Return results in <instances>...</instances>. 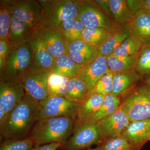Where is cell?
Here are the masks:
<instances>
[{"mask_svg":"<svg viewBox=\"0 0 150 150\" xmlns=\"http://www.w3.org/2000/svg\"><path fill=\"white\" fill-rule=\"evenodd\" d=\"M40 109L39 102L26 95L21 103L9 113L6 121L0 126L2 142L4 140L23 139L28 137L38 120Z\"/></svg>","mask_w":150,"mask_h":150,"instance_id":"cell-1","label":"cell"},{"mask_svg":"<svg viewBox=\"0 0 150 150\" xmlns=\"http://www.w3.org/2000/svg\"><path fill=\"white\" fill-rule=\"evenodd\" d=\"M74 120L66 117L38 120L28 137L32 138L34 147L51 144H64L72 134Z\"/></svg>","mask_w":150,"mask_h":150,"instance_id":"cell-2","label":"cell"},{"mask_svg":"<svg viewBox=\"0 0 150 150\" xmlns=\"http://www.w3.org/2000/svg\"><path fill=\"white\" fill-rule=\"evenodd\" d=\"M33 66V54L27 43L11 46L5 63L0 68V81H21L22 76Z\"/></svg>","mask_w":150,"mask_h":150,"instance_id":"cell-3","label":"cell"},{"mask_svg":"<svg viewBox=\"0 0 150 150\" xmlns=\"http://www.w3.org/2000/svg\"><path fill=\"white\" fill-rule=\"evenodd\" d=\"M41 5L40 23L57 30L62 23L76 19L77 7L74 0H39Z\"/></svg>","mask_w":150,"mask_h":150,"instance_id":"cell-4","label":"cell"},{"mask_svg":"<svg viewBox=\"0 0 150 150\" xmlns=\"http://www.w3.org/2000/svg\"><path fill=\"white\" fill-rule=\"evenodd\" d=\"M78 9L76 19L86 28H102L113 34L122 28L108 18L94 1L74 0Z\"/></svg>","mask_w":150,"mask_h":150,"instance_id":"cell-5","label":"cell"},{"mask_svg":"<svg viewBox=\"0 0 150 150\" xmlns=\"http://www.w3.org/2000/svg\"><path fill=\"white\" fill-rule=\"evenodd\" d=\"M120 108L130 122L150 119V87H138L124 96Z\"/></svg>","mask_w":150,"mask_h":150,"instance_id":"cell-6","label":"cell"},{"mask_svg":"<svg viewBox=\"0 0 150 150\" xmlns=\"http://www.w3.org/2000/svg\"><path fill=\"white\" fill-rule=\"evenodd\" d=\"M102 140L96 122L88 121L74 126L72 136L59 150H84L93 145L100 146Z\"/></svg>","mask_w":150,"mask_h":150,"instance_id":"cell-7","label":"cell"},{"mask_svg":"<svg viewBox=\"0 0 150 150\" xmlns=\"http://www.w3.org/2000/svg\"><path fill=\"white\" fill-rule=\"evenodd\" d=\"M51 70L33 66L21 78L26 95L40 102L48 96V82Z\"/></svg>","mask_w":150,"mask_h":150,"instance_id":"cell-8","label":"cell"},{"mask_svg":"<svg viewBox=\"0 0 150 150\" xmlns=\"http://www.w3.org/2000/svg\"><path fill=\"white\" fill-rule=\"evenodd\" d=\"M40 109L38 120L66 117L75 121L81 104L71 102L65 97H50L39 102Z\"/></svg>","mask_w":150,"mask_h":150,"instance_id":"cell-9","label":"cell"},{"mask_svg":"<svg viewBox=\"0 0 150 150\" xmlns=\"http://www.w3.org/2000/svg\"><path fill=\"white\" fill-rule=\"evenodd\" d=\"M12 16L20 19L31 28L40 23L41 7L39 0H3Z\"/></svg>","mask_w":150,"mask_h":150,"instance_id":"cell-10","label":"cell"},{"mask_svg":"<svg viewBox=\"0 0 150 150\" xmlns=\"http://www.w3.org/2000/svg\"><path fill=\"white\" fill-rule=\"evenodd\" d=\"M25 95L21 81H0V107L7 115L21 103Z\"/></svg>","mask_w":150,"mask_h":150,"instance_id":"cell-11","label":"cell"},{"mask_svg":"<svg viewBox=\"0 0 150 150\" xmlns=\"http://www.w3.org/2000/svg\"><path fill=\"white\" fill-rule=\"evenodd\" d=\"M130 123L128 116L120 108L112 115L97 122L102 143L121 136Z\"/></svg>","mask_w":150,"mask_h":150,"instance_id":"cell-12","label":"cell"},{"mask_svg":"<svg viewBox=\"0 0 150 150\" xmlns=\"http://www.w3.org/2000/svg\"><path fill=\"white\" fill-rule=\"evenodd\" d=\"M36 26L46 50L52 57L56 59L67 54V42L58 30L40 23Z\"/></svg>","mask_w":150,"mask_h":150,"instance_id":"cell-13","label":"cell"},{"mask_svg":"<svg viewBox=\"0 0 150 150\" xmlns=\"http://www.w3.org/2000/svg\"><path fill=\"white\" fill-rule=\"evenodd\" d=\"M67 54L81 67L91 64L97 58L98 48L83 40L67 42Z\"/></svg>","mask_w":150,"mask_h":150,"instance_id":"cell-14","label":"cell"},{"mask_svg":"<svg viewBox=\"0 0 150 150\" xmlns=\"http://www.w3.org/2000/svg\"><path fill=\"white\" fill-rule=\"evenodd\" d=\"M27 43L33 54L34 66L51 70L55 59L46 50L36 26L33 28Z\"/></svg>","mask_w":150,"mask_h":150,"instance_id":"cell-15","label":"cell"},{"mask_svg":"<svg viewBox=\"0 0 150 150\" xmlns=\"http://www.w3.org/2000/svg\"><path fill=\"white\" fill-rule=\"evenodd\" d=\"M130 36L142 46L150 44V15L142 10L137 11L126 24Z\"/></svg>","mask_w":150,"mask_h":150,"instance_id":"cell-16","label":"cell"},{"mask_svg":"<svg viewBox=\"0 0 150 150\" xmlns=\"http://www.w3.org/2000/svg\"><path fill=\"white\" fill-rule=\"evenodd\" d=\"M110 72L107 58L98 55L91 64L81 67L78 77L85 83L89 93L97 82Z\"/></svg>","mask_w":150,"mask_h":150,"instance_id":"cell-17","label":"cell"},{"mask_svg":"<svg viewBox=\"0 0 150 150\" xmlns=\"http://www.w3.org/2000/svg\"><path fill=\"white\" fill-rule=\"evenodd\" d=\"M150 131V119L134 121L130 122L121 136L139 149L141 146L149 141Z\"/></svg>","mask_w":150,"mask_h":150,"instance_id":"cell-18","label":"cell"},{"mask_svg":"<svg viewBox=\"0 0 150 150\" xmlns=\"http://www.w3.org/2000/svg\"><path fill=\"white\" fill-rule=\"evenodd\" d=\"M104 97L99 94H88L87 98L80 105L75 125L90 121L99 110Z\"/></svg>","mask_w":150,"mask_h":150,"instance_id":"cell-19","label":"cell"},{"mask_svg":"<svg viewBox=\"0 0 150 150\" xmlns=\"http://www.w3.org/2000/svg\"><path fill=\"white\" fill-rule=\"evenodd\" d=\"M141 79V76L135 69L113 73V89L110 94L119 97L135 85Z\"/></svg>","mask_w":150,"mask_h":150,"instance_id":"cell-20","label":"cell"},{"mask_svg":"<svg viewBox=\"0 0 150 150\" xmlns=\"http://www.w3.org/2000/svg\"><path fill=\"white\" fill-rule=\"evenodd\" d=\"M32 28L20 19L11 15V23L8 40L12 47L27 43Z\"/></svg>","mask_w":150,"mask_h":150,"instance_id":"cell-21","label":"cell"},{"mask_svg":"<svg viewBox=\"0 0 150 150\" xmlns=\"http://www.w3.org/2000/svg\"><path fill=\"white\" fill-rule=\"evenodd\" d=\"M81 67L67 54L55 59L51 71L70 79L78 76Z\"/></svg>","mask_w":150,"mask_h":150,"instance_id":"cell-22","label":"cell"},{"mask_svg":"<svg viewBox=\"0 0 150 150\" xmlns=\"http://www.w3.org/2000/svg\"><path fill=\"white\" fill-rule=\"evenodd\" d=\"M88 93L85 83L75 77L70 79L65 97L73 103L81 104L87 98Z\"/></svg>","mask_w":150,"mask_h":150,"instance_id":"cell-23","label":"cell"},{"mask_svg":"<svg viewBox=\"0 0 150 150\" xmlns=\"http://www.w3.org/2000/svg\"><path fill=\"white\" fill-rule=\"evenodd\" d=\"M84 28L80 22L74 18L65 21L56 30L67 43L82 40V33Z\"/></svg>","mask_w":150,"mask_h":150,"instance_id":"cell-24","label":"cell"},{"mask_svg":"<svg viewBox=\"0 0 150 150\" xmlns=\"http://www.w3.org/2000/svg\"><path fill=\"white\" fill-rule=\"evenodd\" d=\"M130 36L126 27L122 28L118 32L111 34L98 48L99 55L107 58L112 55L115 48Z\"/></svg>","mask_w":150,"mask_h":150,"instance_id":"cell-25","label":"cell"},{"mask_svg":"<svg viewBox=\"0 0 150 150\" xmlns=\"http://www.w3.org/2000/svg\"><path fill=\"white\" fill-rule=\"evenodd\" d=\"M113 20L118 25L127 24L131 21L133 14L125 0H109Z\"/></svg>","mask_w":150,"mask_h":150,"instance_id":"cell-26","label":"cell"},{"mask_svg":"<svg viewBox=\"0 0 150 150\" xmlns=\"http://www.w3.org/2000/svg\"><path fill=\"white\" fill-rule=\"evenodd\" d=\"M138 54L127 56L113 55L108 56L107 62L110 72L115 73L135 69Z\"/></svg>","mask_w":150,"mask_h":150,"instance_id":"cell-27","label":"cell"},{"mask_svg":"<svg viewBox=\"0 0 150 150\" xmlns=\"http://www.w3.org/2000/svg\"><path fill=\"white\" fill-rule=\"evenodd\" d=\"M121 100L119 97L111 94L105 96L99 110L89 121L97 122L115 113L120 108Z\"/></svg>","mask_w":150,"mask_h":150,"instance_id":"cell-28","label":"cell"},{"mask_svg":"<svg viewBox=\"0 0 150 150\" xmlns=\"http://www.w3.org/2000/svg\"><path fill=\"white\" fill-rule=\"evenodd\" d=\"M70 79L51 73L48 79V96L65 97Z\"/></svg>","mask_w":150,"mask_h":150,"instance_id":"cell-29","label":"cell"},{"mask_svg":"<svg viewBox=\"0 0 150 150\" xmlns=\"http://www.w3.org/2000/svg\"><path fill=\"white\" fill-rule=\"evenodd\" d=\"M111 33L102 28H86L82 33V39L99 48Z\"/></svg>","mask_w":150,"mask_h":150,"instance_id":"cell-30","label":"cell"},{"mask_svg":"<svg viewBox=\"0 0 150 150\" xmlns=\"http://www.w3.org/2000/svg\"><path fill=\"white\" fill-rule=\"evenodd\" d=\"M142 46L139 41L130 36L115 48L112 55L123 56L135 55L139 54Z\"/></svg>","mask_w":150,"mask_h":150,"instance_id":"cell-31","label":"cell"},{"mask_svg":"<svg viewBox=\"0 0 150 150\" xmlns=\"http://www.w3.org/2000/svg\"><path fill=\"white\" fill-rule=\"evenodd\" d=\"M135 69L140 76L150 74V44L142 46L138 54Z\"/></svg>","mask_w":150,"mask_h":150,"instance_id":"cell-32","label":"cell"},{"mask_svg":"<svg viewBox=\"0 0 150 150\" xmlns=\"http://www.w3.org/2000/svg\"><path fill=\"white\" fill-rule=\"evenodd\" d=\"M33 140L30 137L23 139L4 140L1 142L0 150H32Z\"/></svg>","mask_w":150,"mask_h":150,"instance_id":"cell-33","label":"cell"},{"mask_svg":"<svg viewBox=\"0 0 150 150\" xmlns=\"http://www.w3.org/2000/svg\"><path fill=\"white\" fill-rule=\"evenodd\" d=\"M99 146L103 150H139L122 136L105 140Z\"/></svg>","mask_w":150,"mask_h":150,"instance_id":"cell-34","label":"cell"},{"mask_svg":"<svg viewBox=\"0 0 150 150\" xmlns=\"http://www.w3.org/2000/svg\"><path fill=\"white\" fill-rule=\"evenodd\" d=\"M113 86V73H107L97 82L88 94L97 93L103 96L110 94Z\"/></svg>","mask_w":150,"mask_h":150,"instance_id":"cell-35","label":"cell"},{"mask_svg":"<svg viewBox=\"0 0 150 150\" xmlns=\"http://www.w3.org/2000/svg\"><path fill=\"white\" fill-rule=\"evenodd\" d=\"M11 23V15L3 0L0 1V39L8 40Z\"/></svg>","mask_w":150,"mask_h":150,"instance_id":"cell-36","label":"cell"},{"mask_svg":"<svg viewBox=\"0 0 150 150\" xmlns=\"http://www.w3.org/2000/svg\"><path fill=\"white\" fill-rule=\"evenodd\" d=\"M11 46L8 40L0 39V68H2L8 57Z\"/></svg>","mask_w":150,"mask_h":150,"instance_id":"cell-37","label":"cell"},{"mask_svg":"<svg viewBox=\"0 0 150 150\" xmlns=\"http://www.w3.org/2000/svg\"><path fill=\"white\" fill-rule=\"evenodd\" d=\"M103 13L108 18L113 20V16L110 10L109 0H96L94 1Z\"/></svg>","mask_w":150,"mask_h":150,"instance_id":"cell-38","label":"cell"},{"mask_svg":"<svg viewBox=\"0 0 150 150\" xmlns=\"http://www.w3.org/2000/svg\"><path fill=\"white\" fill-rule=\"evenodd\" d=\"M126 3L134 15L141 10V0H127Z\"/></svg>","mask_w":150,"mask_h":150,"instance_id":"cell-39","label":"cell"},{"mask_svg":"<svg viewBox=\"0 0 150 150\" xmlns=\"http://www.w3.org/2000/svg\"><path fill=\"white\" fill-rule=\"evenodd\" d=\"M63 144L60 143H51L42 146H35L33 147L32 150H56Z\"/></svg>","mask_w":150,"mask_h":150,"instance_id":"cell-40","label":"cell"},{"mask_svg":"<svg viewBox=\"0 0 150 150\" xmlns=\"http://www.w3.org/2000/svg\"><path fill=\"white\" fill-rule=\"evenodd\" d=\"M141 10L150 15V0H141Z\"/></svg>","mask_w":150,"mask_h":150,"instance_id":"cell-41","label":"cell"},{"mask_svg":"<svg viewBox=\"0 0 150 150\" xmlns=\"http://www.w3.org/2000/svg\"><path fill=\"white\" fill-rule=\"evenodd\" d=\"M7 114L2 108L0 107V126L2 125L7 117Z\"/></svg>","mask_w":150,"mask_h":150,"instance_id":"cell-42","label":"cell"},{"mask_svg":"<svg viewBox=\"0 0 150 150\" xmlns=\"http://www.w3.org/2000/svg\"><path fill=\"white\" fill-rule=\"evenodd\" d=\"M84 150H103L102 148L100 146H98L97 147L95 148V149H86Z\"/></svg>","mask_w":150,"mask_h":150,"instance_id":"cell-43","label":"cell"},{"mask_svg":"<svg viewBox=\"0 0 150 150\" xmlns=\"http://www.w3.org/2000/svg\"><path fill=\"white\" fill-rule=\"evenodd\" d=\"M145 84L146 85L150 87V77L149 78H148L145 81Z\"/></svg>","mask_w":150,"mask_h":150,"instance_id":"cell-44","label":"cell"},{"mask_svg":"<svg viewBox=\"0 0 150 150\" xmlns=\"http://www.w3.org/2000/svg\"><path fill=\"white\" fill-rule=\"evenodd\" d=\"M149 140H150V131H149Z\"/></svg>","mask_w":150,"mask_h":150,"instance_id":"cell-45","label":"cell"}]
</instances>
